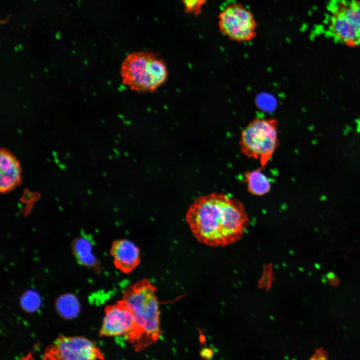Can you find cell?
<instances>
[{
    "label": "cell",
    "mask_w": 360,
    "mask_h": 360,
    "mask_svg": "<svg viewBox=\"0 0 360 360\" xmlns=\"http://www.w3.org/2000/svg\"><path fill=\"white\" fill-rule=\"evenodd\" d=\"M262 168L248 171L244 174V180L248 192L254 196H264L268 193L271 188L270 182L262 172Z\"/></svg>",
    "instance_id": "11"
},
{
    "label": "cell",
    "mask_w": 360,
    "mask_h": 360,
    "mask_svg": "<svg viewBox=\"0 0 360 360\" xmlns=\"http://www.w3.org/2000/svg\"><path fill=\"white\" fill-rule=\"evenodd\" d=\"M22 308L26 312H34L40 304L39 295L33 290H28L23 294L20 300Z\"/></svg>",
    "instance_id": "14"
},
{
    "label": "cell",
    "mask_w": 360,
    "mask_h": 360,
    "mask_svg": "<svg viewBox=\"0 0 360 360\" xmlns=\"http://www.w3.org/2000/svg\"><path fill=\"white\" fill-rule=\"evenodd\" d=\"M18 161L10 152L2 150L0 154V191L6 193L15 188L21 180Z\"/></svg>",
    "instance_id": "10"
},
{
    "label": "cell",
    "mask_w": 360,
    "mask_h": 360,
    "mask_svg": "<svg viewBox=\"0 0 360 360\" xmlns=\"http://www.w3.org/2000/svg\"><path fill=\"white\" fill-rule=\"evenodd\" d=\"M186 220L199 242L212 247L234 244L243 236L249 223L244 204L222 193L198 198L186 212Z\"/></svg>",
    "instance_id": "1"
},
{
    "label": "cell",
    "mask_w": 360,
    "mask_h": 360,
    "mask_svg": "<svg viewBox=\"0 0 360 360\" xmlns=\"http://www.w3.org/2000/svg\"><path fill=\"white\" fill-rule=\"evenodd\" d=\"M220 32L229 40L246 42L254 40L257 33L258 23L252 12L240 2L229 4L218 16Z\"/></svg>",
    "instance_id": "6"
},
{
    "label": "cell",
    "mask_w": 360,
    "mask_h": 360,
    "mask_svg": "<svg viewBox=\"0 0 360 360\" xmlns=\"http://www.w3.org/2000/svg\"><path fill=\"white\" fill-rule=\"evenodd\" d=\"M326 278L328 283L332 286H336L340 282L339 278L333 272H328L326 274Z\"/></svg>",
    "instance_id": "17"
},
{
    "label": "cell",
    "mask_w": 360,
    "mask_h": 360,
    "mask_svg": "<svg viewBox=\"0 0 360 360\" xmlns=\"http://www.w3.org/2000/svg\"><path fill=\"white\" fill-rule=\"evenodd\" d=\"M120 74L122 84L132 90L153 92L166 82L168 71L164 61L156 54L136 52L124 59Z\"/></svg>",
    "instance_id": "3"
},
{
    "label": "cell",
    "mask_w": 360,
    "mask_h": 360,
    "mask_svg": "<svg viewBox=\"0 0 360 360\" xmlns=\"http://www.w3.org/2000/svg\"><path fill=\"white\" fill-rule=\"evenodd\" d=\"M56 306L60 315L66 319L74 318L80 312L79 302L76 297L72 294H67L59 296Z\"/></svg>",
    "instance_id": "13"
},
{
    "label": "cell",
    "mask_w": 360,
    "mask_h": 360,
    "mask_svg": "<svg viewBox=\"0 0 360 360\" xmlns=\"http://www.w3.org/2000/svg\"><path fill=\"white\" fill-rule=\"evenodd\" d=\"M208 0H182L184 12L187 14L198 16L202 12L203 6Z\"/></svg>",
    "instance_id": "15"
},
{
    "label": "cell",
    "mask_w": 360,
    "mask_h": 360,
    "mask_svg": "<svg viewBox=\"0 0 360 360\" xmlns=\"http://www.w3.org/2000/svg\"><path fill=\"white\" fill-rule=\"evenodd\" d=\"M134 324L132 312L120 300L116 304L108 306L100 330V336L126 338Z\"/></svg>",
    "instance_id": "8"
},
{
    "label": "cell",
    "mask_w": 360,
    "mask_h": 360,
    "mask_svg": "<svg viewBox=\"0 0 360 360\" xmlns=\"http://www.w3.org/2000/svg\"><path fill=\"white\" fill-rule=\"evenodd\" d=\"M278 121L274 118H256L242 130L239 140L241 152L258 160L264 167L280 145Z\"/></svg>",
    "instance_id": "4"
},
{
    "label": "cell",
    "mask_w": 360,
    "mask_h": 360,
    "mask_svg": "<svg viewBox=\"0 0 360 360\" xmlns=\"http://www.w3.org/2000/svg\"><path fill=\"white\" fill-rule=\"evenodd\" d=\"M44 358L92 360L104 356L92 341L82 336H60L45 350Z\"/></svg>",
    "instance_id": "7"
},
{
    "label": "cell",
    "mask_w": 360,
    "mask_h": 360,
    "mask_svg": "<svg viewBox=\"0 0 360 360\" xmlns=\"http://www.w3.org/2000/svg\"><path fill=\"white\" fill-rule=\"evenodd\" d=\"M327 352L322 348H320L316 350L315 353L312 356V360H326L328 358Z\"/></svg>",
    "instance_id": "16"
},
{
    "label": "cell",
    "mask_w": 360,
    "mask_h": 360,
    "mask_svg": "<svg viewBox=\"0 0 360 360\" xmlns=\"http://www.w3.org/2000/svg\"><path fill=\"white\" fill-rule=\"evenodd\" d=\"M156 290L148 280L144 279L129 286L122 300L134 314V326L126 340L136 352L156 342L161 334Z\"/></svg>",
    "instance_id": "2"
},
{
    "label": "cell",
    "mask_w": 360,
    "mask_h": 360,
    "mask_svg": "<svg viewBox=\"0 0 360 360\" xmlns=\"http://www.w3.org/2000/svg\"><path fill=\"white\" fill-rule=\"evenodd\" d=\"M72 250L80 264L88 266L96 264V258L92 253V244L88 238L82 236L76 238L72 244Z\"/></svg>",
    "instance_id": "12"
},
{
    "label": "cell",
    "mask_w": 360,
    "mask_h": 360,
    "mask_svg": "<svg viewBox=\"0 0 360 360\" xmlns=\"http://www.w3.org/2000/svg\"><path fill=\"white\" fill-rule=\"evenodd\" d=\"M328 34L342 44L360 45V1L330 0L326 23Z\"/></svg>",
    "instance_id": "5"
},
{
    "label": "cell",
    "mask_w": 360,
    "mask_h": 360,
    "mask_svg": "<svg viewBox=\"0 0 360 360\" xmlns=\"http://www.w3.org/2000/svg\"><path fill=\"white\" fill-rule=\"evenodd\" d=\"M110 253L116 268L125 274L132 272L140 262V249L134 243L127 239L114 241Z\"/></svg>",
    "instance_id": "9"
},
{
    "label": "cell",
    "mask_w": 360,
    "mask_h": 360,
    "mask_svg": "<svg viewBox=\"0 0 360 360\" xmlns=\"http://www.w3.org/2000/svg\"><path fill=\"white\" fill-rule=\"evenodd\" d=\"M200 355L204 358L211 359L214 356V351L210 348H204L201 350Z\"/></svg>",
    "instance_id": "18"
}]
</instances>
